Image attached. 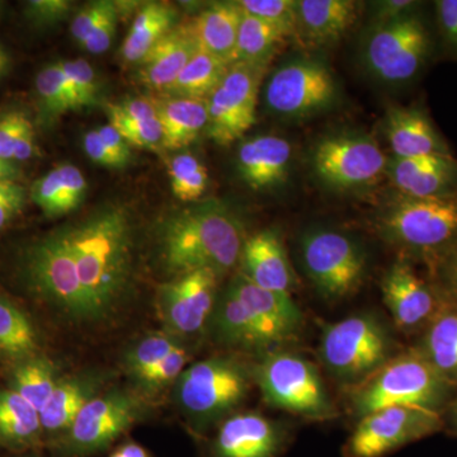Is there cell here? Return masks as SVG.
<instances>
[{"label": "cell", "mask_w": 457, "mask_h": 457, "mask_svg": "<svg viewBox=\"0 0 457 457\" xmlns=\"http://www.w3.org/2000/svg\"><path fill=\"white\" fill-rule=\"evenodd\" d=\"M88 303L89 323L111 317L131 278L132 236L128 213L110 206L66 228Z\"/></svg>", "instance_id": "1"}, {"label": "cell", "mask_w": 457, "mask_h": 457, "mask_svg": "<svg viewBox=\"0 0 457 457\" xmlns=\"http://www.w3.org/2000/svg\"><path fill=\"white\" fill-rule=\"evenodd\" d=\"M245 240L242 221L216 201L173 213L161 231L165 267L177 278L201 270L224 275L239 263Z\"/></svg>", "instance_id": "2"}, {"label": "cell", "mask_w": 457, "mask_h": 457, "mask_svg": "<svg viewBox=\"0 0 457 457\" xmlns=\"http://www.w3.org/2000/svg\"><path fill=\"white\" fill-rule=\"evenodd\" d=\"M456 392L411 348L395 354L368 381L354 387L351 409L359 418L389 407L418 408L444 416Z\"/></svg>", "instance_id": "3"}, {"label": "cell", "mask_w": 457, "mask_h": 457, "mask_svg": "<svg viewBox=\"0 0 457 457\" xmlns=\"http://www.w3.org/2000/svg\"><path fill=\"white\" fill-rule=\"evenodd\" d=\"M381 236L435 269L457 245V194L437 197L399 195L378 220Z\"/></svg>", "instance_id": "4"}, {"label": "cell", "mask_w": 457, "mask_h": 457, "mask_svg": "<svg viewBox=\"0 0 457 457\" xmlns=\"http://www.w3.org/2000/svg\"><path fill=\"white\" fill-rule=\"evenodd\" d=\"M319 354L329 374L352 387L368 381L395 356L392 333L368 312L324 328Z\"/></svg>", "instance_id": "5"}, {"label": "cell", "mask_w": 457, "mask_h": 457, "mask_svg": "<svg viewBox=\"0 0 457 457\" xmlns=\"http://www.w3.org/2000/svg\"><path fill=\"white\" fill-rule=\"evenodd\" d=\"M180 411L197 428L227 420L245 403L251 374L239 360L210 357L186 368L174 384Z\"/></svg>", "instance_id": "6"}, {"label": "cell", "mask_w": 457, "mask_h": 457, "mask_svg": "<svg viewBox=\"0 0 457 457\" xmlns=\"http://www.w3.org/2000/svg\"><path fill=\"white\" fill-rule=\"evenodd\" d=\"M254 380L272 407L312 420H328L337 416L317 368L300 354L270 351L255 368Z\"/></svg>", "instance_id": "7"}, {"label": "cell", "mask_w": 457, "mask_h": 457, "mask_svg": "<svg viewBox=\"0 0 457 457\" xmlns=\"http://www.w3.org/2000/svg\"><path fill=\"white\" fill-rule=\"evenodd\" d=\"M435 51V38L422 14H409L375 25L363 45V60L383 82L405 84L425 71Z\"/></svg>", "instance_id": "8"}, {"label": "cell", "mask_w": 457, "mask_h": 457, "mask_svg": "<svg viewBox=\"0 0 457 457\" xmlns=\"http://www.w3.org/2000/svg\"><path fill=\"white\" fill-rule=\"evenodd\" d=\"M145 413V400L137 392L116 387L101 393L82 409L68 431L55 440L57 449L66 457L93 455L111 446Z\"/></svg>", "instance_id": "9"}, {"label": "cell", "mask_w": 457, "mask_h": 457, "mask_svg": "<svg viewBox=\"0 0 457 457\" xmlns=\"http://www.w3.org/2000/svg\"><path fill=\"white\" fill-rule=\"evenodd\" d=\"M25 270L33 291L71 320L89 323L88 303L66 228L29 246Z\"/></svg>", "instance_id": "10"}, {"label": "cell", "mask_w": 457, "mask_h": 457, "mask_svg": "<svg viewBox=\"0 0 457 457\" xmlns=\"http://www.w3.org/2000/svg\"><path fill=\"white\" fill-rule=\"evenodd\" d=\"M302 258L319 293L332 300L356 293L368 266L362 246L347 234L332 228H314L306 233L302 239Z\"/></svg>", "instance_id": "11"}, {"label": "cell", "mask_w": 457, "mask_h": 457, "mask_svg": "<svg viewBox=\"0 0 457 457\" xmlns=\"http://www.w3.org/2000/svg\"><path fill=\"white\" fill-rule=\"evenodd\" d=\"M442 414L411 407L378 409L360 418L345 445V457H384L442 431Z\"/></svg>", "instance_id": "12"}, {"label": "cell", "mask_w": 457, "mask_h": 457, "mask_svg": "<svg viewBox=\"0 0 457 457\" xmlns=\"http://www.w3.org/2000/svg\"><path fill=\"white\" fill-rule=\"evenodd\" d=\"M264 98L273 113L303 119L332 107L338 98V86L324 62L294 60L270 75Z\"/></svg>", "instance_id": "13"}, {"label": "cell", "mask_w": 457, "mask_h": 457, "mask_svg": "<svg viewBox=\"0 0 457 457\" xmlns=\"http://www.w3.org/2000/svg\"><path fill=\"white\" fill-rule=\"evenodd\" d=\"M267 66L237 62L207 99V137L228 146L255 123L258 96Z\"/></svg>", "instance_id": "14"}, {"label": "cell", "mask_w": 457, "mask_h": 457, "mask_svg": "<svg viewBox=\"0 0 457 457\" xmlns=\"http://www.w3.org/2000/svg\"><path fill=\"white\" fill-rule=\"evenodd\" d=\"M387 162L376 141L357 135L328 137L312 154V168L319 179L343 191L372 185L386 173Z\"/></svg>", "instance_id": "15"}, {"label": "cell", "mask_w": 457, "mask_h": 457, "mask_svg": "<svg viewBox=\"0 0 457 457\" xmlns=\"http://www.w3.org/2000/svg\"><path fill=\"white\" fill-rule=\"evenodd\" d=\"M219 278L212 270H195L159 287L156 309L171 336H195L209 324Z\"/></svg>", "instance_id": "16"}, {"label": "cell", "mask_w": 457, "mask_h": 457, "mask_svg": "<svg viewBox=\"0 0 457 457\" xmlns=\"http://www.w3.org/2000/svg\"><path fill=\"white\" fill-rule=\"evenodd\" d=\"M381 294L394 323L404 332L422 333L447 302L435 279L422 278L407 258L385 272Z\"/></svg>", "instance_id": "17"}, {"label": "cell", "mask_w": 457, "mask_h": 457, "mask_svg": "<svg viewBox=\"0 0 457 457\" xmlns=\"http://www.w3.org/2000/svg\"><path fill=\"white\" fill-rule=\"evenodd\" d=\"M228 288L245 303L267 351H273L296 335L302 326V312L290 294L264 290L242 273L234 278Z\"/></svg>", "instance_id": "18"}, {"label": "cell", "mask_w": 457, "mask_h": 457, "mask_svg": "<svg viewBox=\"0 0 457 457\" xmlns=\"http://www.w3.org/2000/svg\"><path fill=\"white\" fill-rule=\"evenodd\" d=\"M387 176L399 195L408 197H437L457 194V159L450 155L393 158Z\"/></svg>", "instance_id": "19"}, {"label": "cell", "mask_w": 457, "mask_h": 457, "mask_svg": "<svg viewBox=\"0 0 457 457\" xmlns=\"http://www.w3.org/2000/svg\"><path fill=\"white\" fill-rule=\"evenodd\" d=\"M285 444L278 423L257 413L233 414L222 420L213 442L215 457H276Z\"/></svg>", "instance_id": "20"}, {"label": "cell", "mask_w": 457, "mask_h": 457, "mask_svg": "<svg viewBox=\"0 0 457 457\" xmlns=\"http://www.w3.org/2000/svg\"><path fill=\"white\" fill-rule=\"evenodd\" d=\"M386 137L395 158L453 154L449 144L420 106L390 108Z\"/></svg>", "instance_id": "21"}, {"label": "cell", "mask_w": 457, "mask_h": 457, "mask_svg": "<svg viewBox=\"0 0 457 457\" xmlns=\"http://www.w3.org/2000/svg\"><path fill=\"white\" fill-rule=\"evenodd\" d=\"M293 146L278 135H261L245 141L237 152L240 179L254 191L282 185L290 173Z\"/></svg>", "instance_id": "22"}, {"label": "cell", "mask_w": 457, "mask_h": 457, "mask_svg": "<svg viewBox=\"0 0 457 457\" xmlns=\"http://www.w3.org/2000/svg\"><path fill=\"white\" fill-rule=\"evenodd\" d=\"M243 272L258 287L290 294L295 278L281 237L275 230H262L245 240L240 254Z\"/></svg>", "instance_id": "23"}, {"label": "cell", "mask_w": 457, "mask_h": 457, "mask_svg": "<svg viewBox=\"0 0 457 457\" xmlns=\"http://www.w3.org/2000/svg\"><path fill=\"white\" fill-rule=\"evenodd\" d=\"M106 383L107 376L99 371L62 376L55 390L40 411L44 435L57 440L73 425L75 418L90 400L102 393Z\"/></svg>", "instance_id": "24"}, {"label": "cell", "mask_w": 457, "mask_h": 457, "mask_svg": "<svg viewBox=\"0 0 457 457\" xmlns=\"http://www.w3.org/2000/svg\"><path fill=\"white\" fill-rule=\"evenodd\" d=\"M197 50L188 25L173 27L141 60V82L147 88L167 93Z\"/></svg>", "instance_id": "25"}, {"label": "cell", "mask_w": 457, "mask_h": 457, "mask_svg": "<svg viewBox=\"0 0 457 457\" xmlns=\"http://www.w3.org/2000/svg\"><path fill=\"white\" fill-rule=\"evenodd\" d=\"M359 18V4L352 0H300L299 35L312 45L341 40Z\"/></svg>", "instance_id": "26"}, {"label": "cell", "mask_w": 457, "mask_h": 457, "mask_svg": "<svg viewBox=\"0 0 457 457\" xmlns=\"http://www.w3.org/2000/svg\"><path fill=\"white\" fill-rule=\"evenodd\" d=\"M243 11L237 2L213 3L188 23L198 50L224 60L230 65L237 40Z\"/></svg>", "instance_id": "27"}, {"label": "cell", "mask_w": 457, "mask_h": 457, "mask_svg": "<svg viewBox=\"0 0 457 457\" xmlns=\"http://www.w3.org/2000/svg\"><path fill=\"white\" fill-rule=\"evenodd\" d=\"M414 348L446 383L457 389V303L447 300L420 333Z\"/></svg>", "instance_id": "28"}, {"label": "cell", "mask_w": 457, "mask_h": 457, "mask_svg": "<svg viewBox=\"0 0 457 457\" xmlns=\"http://www.w3.org/2000/svg\"><path fill=\"white\" fill-rule=\"evenodd\" d=\"M207 326L212 330L213 339L225 347L267 351L245 303L240 302L228 286L224 293L219 295Z\"/></svg>", "instance_id": "29"}, {"label": "cell", "mask_w": 457, "mask_h": 457, "mask_svg": "<svg viewBox=\"0 0 457 457\" xmlns=\"http://www.w3.org/2000/svg\"><path fill=\"white\" fill-rule=\"evenodd\" d=\"M153 102L163 132L162 146L165 149H183L206 130L209 119L206 101L167 97L153 99Z\"/></svg>", "instance_id": "30"}, {"label": "cell", "mask_w": 457, "mask_h": 457, "mask_svg": "<svg viewBox=\"0 0 457 457\" xmlns=\"http://www.w3.org/2000/svg\"><path fill=\"white\" fill-rule=\"evenodd\" d=\"M40 411L9 387H0V446L25 450L40 442Z\"/></svg>", "instance_id": "31"}, {"label": "cell", "mask_w": 457, "mask_h": 457, "mask_svg": "<svg viewBox=\"0 0 457 457\" xmlns=\"http://www.w3.org/2000/svg\"><path fill=\"white\" fill-rule=\"evenodd\" d=\"M176 11L164 3H147L140 9L121 47L123 62H140L150 49L170 31Z\"/></svg>", "instance_id": "32"}, {"label": "cell", "mask_w": 457, "mask_h": 457, "mask_svg": "<svg viewBox=\"0 0 457 457\" xmlns=\"http://www.w3.org/2000/svg\"><path fill=\"white\" fill-rule=\"evenodd\" d=\"M60 378L55 363L38 353L12 365L8 387L41 411Z\"/></svg>", "instance_id": "33"}, {"label": "cell", "mask_w": 457, "mask_h": 457, "mask_svg": "<svg viewBox=\"0 0 457 457\" xmlns=\"http://www.w3.org/2000/svg\"><path fill=\"white\" fill-rule=\"evenodd\" d=\"M40 339L31 319L0 297V360L14 365L40 353Z\"/></svg>", "instance_id": "34"}, {"label": "cell", "mask_w": 457, "mask_h": 457, "mask_svg": "<svg viewBox=\"0 0 457 457\" xmlns=\"http://www.w3.org/2000/svg\"><path fill=\"white\" fill-rule=\"evenodd\" d=\"M228 66L224 60L197 50L167 93L171 97L207 101L224 79Z\"/></svg>", "instance_id": "35"}, {"label": "cell", "mask_w": 457, "mask_h": 457, "mask_svg": "<svg viewBox=\"0 0 457 457\" xmlns=\"http://www.w3.org/2000/svg\"><path fill=\"white\" fill-rule=\"evenodd\" d=\"M243 11V9H242ZM286 37L275 27L243 12L236 50L231 56L230 65L246 62L269 66Z\"/></svg>", "instance_id": "36"}, {"label": "cell", "mask_w": 457, "mask_h": 457, "mask_svg": "<svg viewBox=\"0 0 457 457\" xmlns=\"http://www.w3.org/2000/svg\"><path fill=\"white\" fill-rule=\"evenodd\" d=\"M168 174L174 196L183 203L198 200L209 186V170L206 165L191 153L174 156L168 165Z\"/></svg>", "instance_id": "37"}, {"label": "cell", "mask_w": 457, "mask_h": 457, "mask_svg": "<svg viewBox=\"0 0 457 457\" xmlns=\"http://www.w3.org/2000/svg\"><path fill=\"white\" fill-rule=\"evenodd\" d=\"M36 90L45 112L50 116L80 110L74 90L59 64L42 69L36 77Z\"/></svg>", "instance_id": "38"}, {"label": "cell", "mask_w": 457, "mask_h": 457, "mask_svg": "<svg viewBox=\"0 0 457 457\" xmlns=\"http://www.w3.org/2000/svg\"><path fill=\"white\" fill-rule=\"evenodd\" d=\"M176 337L170 333H154L132 345L123 359V368L131 378L163 361L170 352L179 347Z\"/></svg>", "instance_id": "39"}, {"label": "cell", "mask_w": 457, "mask_h": 457, "mask_svg": "<svg viewBox=\"0 0 457 457\" xmlns=\"http://www.w3.org/2000/svg\"><path fill=\"white\" fill-rule=\"evenodd\" d=\"M240 8L278 29L286 38L299 35L297 2L294 0H240Z\"/></svg>", "instance_id": "40"}, {"label": "cell", "mask_w": 457, "mask_h": 457, "mask_svg": "<svg viewBox=\"0 0 457 457\" xmlns=\"http://www.w3.org/2000/svg\"><path fill=\"white\" fill-rule=\"evenodd\" d=\"M187 362V351L179 345L163 361L132 378L137 385V393L141 395H152L167 389L171 384H176L185 371Z\"/></svg>", "instance_id": "41"}, {"label": "cell", "mask_w": 457, "mask_h": 457, "mask_svg": "<svg viewBox=\"0 0 457 457\" xmlns=\"http://www.w3.org/2000/svg\"><path fill=\"white\" fill-rule=\"evenodd\" d=\"M31 198L47 218H57L73 212L69 204L64 173L60 165L33 182Z\"/></svg>", "instance_id": "42"}, {"label": "cell", "mask_w": 457, "mask_h": 457, "mask_svg": "<svg viewBox=\"0 0 457 457\" xmlns=\"http://www.w3.org/2000/svg\"><path fill=\"white\" fill-rule=\"evenodd\" d=\"M59 65L64 71L66 79L71 83L80 108L96 104L98 98L97 75L89 62L83 59H77L59 62Z\"/></svg>", "instance_id": "43"}, {"label": "cell", "mask_w": 457, "mask_h": 457, "mask_svg": "<svg viewBox=\"0 0 457 457\" xmlns=\"http://www.w3.org/2000/svg\"><path fill=\"white\" fill-rule=\"evenodd\" d=\"M120 135L125 139L126 143L131 146L140 147V149H156L162 145L163 132L156 119L145 120V121H122V120H113L110 121Z\"/></svg>", "instance_id": "44"}, {"label": "cell", "mask_w": 457, "mask_h": 457, "mask_svg": "<svg viewBox=\"0 0 457 457\" xmlns=\"http://www.w3.org/2000/svg\"><path fill=\"white\" fill-rule=\"evenodd\" d=\"M113 7L114 3L110 0H98V2L84 5L71 22V35H73L74 40L82 46L96 26Z\"/></svg>", "instance_id": "45"}, {"label": "cell", "mask_w": 457, "mask_h": 457, "mask_svg": "<svg viewBox=\"0 0 457 457\" xmlns=\"http://www.w3.org/2000/svg\"><path fill=\"white\" fill-rule=\"evenodd\" d=\"M71 8L68 0H31L26 4V17L35 26H51L64 20Z\"/></svg>", "instance_id": "46"}, {"label": "cell", "mask_w": 457, "mask_h": 457, "mask_svg": "<svg viewBox=\"0 0 457 457\" xmlns=\"http://www.w3.org/2000/svg\"><path fill=\"white\" fill-rule=\"evenodd\" d=\"M436 23L445 49L457 57V0L435 3Z\"/></svg>", "instance_id": "47"}, {"label": "cell", "mask_w": 457, "mask_h": 457, "mask_svg": "<svg viewBox=\"0 0 457 457\" xmlns=\"http://www.w3.org/2000/svg\"><path fill=\"white\" fill-rule=\"evenodd\" d=\"M29 121V117L18 111L0 117V159L13 161L17 141Z\"/></svg>", "instance_id": "48"}, {"label": "cell", "mask_w": 457, "mask_h": 457, "mask_svg": "<svg viewBox=\"0 0 457 457\" xmlns=\"http://www.w3.org/2000/svg\"><path fill=\"white\" fill-rule=\"evenodd\" d=\"M107 114L110 121H145L158 117L154 102L146 98L128 99L120 104H107Z\"/></svg>", "instance_id": "49"}, {"label": "cell", "mask_w": 457, "mask_h": 457, "mask_svg": "<svg viewBox=\"0 0 457 457\" xmlns=\"http://www.w3.org/2000/svg\"><path fill=\"white\" fill-rule=\"evenodd\" d=\"M26 189L16 180L0 182V228L9 224L22 212L26 204Z\"/></svg>", "instance_id": "50"}, {"label": "cell", "mask_w": 457, "mask_h": 457, "mask_svg": "<svg viewBox=\"0 0 457 457\" xmlns=\"http://www.w3.org/2000/svg\"><path fill=\"white\" fill-rule=\"evenodd\" d=\"M117 21H119V9L114 3V7L96 26L89 37L84 42L83 49L90 54H102L110 49L114 36H116Z\"/></svg>", "instance_id": "51"}, {"label": "cell", "mask_w": 457, "mask_h": 457, "mask_svg": "<svg viewBox=\"0 0 457 457\" xmlns=\"http://www.w3.org/2000/svg\"><path fill=\"white\" fill-rule=\"evenodd\" d=\"M432 273L446 299L457 303V245L436 264Z\"/></svg>", "instance_id": "52"}, {"label": "cell", "mask_w": 457, "mask_h": 457, "mask_svg": "<svg viewBox=\"0 0 457 457\" xmlns=\"http://www.w3.org/2000/svg\"><path fill=\"white\" fill-rule=\"evenodd\" d=\"M84 150H86L87 155H88L95 163L102 165V167L117 168V170H121V168L126 167V165L104 145V141H102L101 137H99L98 130L87 132L86 137H84Z\"/></svg>", "instance_id": "53"}, {"label": "cell", "mask_w": 457, "mask_h": 457, "mask_svg": "<svg viewBox=\"0 0 457 457\" xmlns=\"http://www.w3.org/2000/svg\"><path fill=\"white\" fill-rule=\"evenodd\" d=\"M375 8L376 25H380L407 17L409 14L418 13L420 3L413 0H386L378 3Z\"/></svg>", "instance_id": "54"}, {"label": "cell", "mask_w": 457, "mask_h": 457, "mask_svg": "<svg viewBox=\"0 0 457 457\" xmlns=\"http://www.w3.org/2000/svg\"><path fill=\"white\" fill-rule=\"evenodd\" d=\"M99 137L104 141V145L113 153L123 164L130 163L132 154L130 145L126 143L125 139L120 135V132L113 128L112 125H104L98 129Z\"/></svg>", "instance_id": "55"}, {"label": "cell", "mask_w": 457, "mask_h": 457, "mask_svg": "<svg viewBox=\"0 0 457 457\" xmlns=\"http://www.w3.org/2000/svg\"><path fill=\"white\" fill-rule=\"evenodd\" d=\"M35 137V128H33L32 122L29 121L17 141L16 149H14V161L25 162L31 158L36 149Z\"/></svg>", "instance_id": "56"}, {"label": "cell", "mask_w": 457, "mask_h": 457, "mask_svg": "<svg viewBox=\"0 0 457 457\" xmlns=\"http://www.w3.org/2000/svg\"><path fill=\"white\" fill-rule=\"evenodd\" d=\"M110 457H150L146 450L144 449L140 445L134 444V442H129V444L123 445L119 447L112 455Z\"/></svg>", "instance_id": "57"}, {"label": "cell", "mask_w": 457, "mask_h": 457, "mask_svg": "<svg viewBox=\"0 0 457 457\" xmlns=\"http://www.w3.org/2000/svg\"><path fill=\"white\" fill-rule=\"evenodd\" d=\"M444 420L445 426H446V423H449L453 433H455L457 436V394L453 396V399L451 400L449 407L445 411Z\"/></svg>", "instance_id": "58"}, {"label": "cell", "mask_w": 457, "mask_h": 457, "mask_svg": "<svg viewBox=\"0 0 457 457\" xmlns=\"http://www.w3.org/2000/svg\"><path fill=\"white\" fill-rule=\"evenodd\" d=\"M0 171H3V173L12 174V176L14 177L17 176L16 167L12 164V162L3 161V159H0Z\"/></svg>", "instance_id": "59"}, {"label": "cell", "mask_w": 457, "mask_h": 457, "mask_svg": "<svg viewBox=\"0 0 457 457\" xmlns=\"http://www.w3.org/2000/svg\"><path fill=\"white\" fill-rule=\"evenodd\" d=\"M9 66H11V57H9L8 54L7 55L0 56V77L7 73Z\"/></svg>", "instance_id": "60"}, {"label": "cell", "mask_w": 457, "mask_h": 457, "mask_svg": "<svg viewBox=\"0 0 457 457\" xmlns=\"http://www.w3.org/2000/svg\"><path fill=\"white\" fill-rule=\"evenodd\" d=\"M9 179L14 180V176H12V174L3 173V171H0V182H3V180H9Z\"/></svg>", "instance_id": "61"}, {"label": "cell", "mask_w": 457, "mask_h": 457, "mask_svg": "<svg viewBox=\"0 0 457 457\" xmlns=\"http://www.w3.org/2000/svg\"><path fill=\"white\" fill-rule=\"evenodd\" d=\"M7 55V51L4 50V47L0 45V56Z\"/></svg>", "instance_id": "62"}]
</instances>
